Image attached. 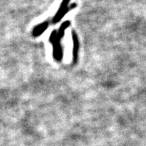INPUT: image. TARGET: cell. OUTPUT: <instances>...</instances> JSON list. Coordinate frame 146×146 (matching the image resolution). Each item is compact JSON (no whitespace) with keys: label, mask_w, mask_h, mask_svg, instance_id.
Segmentation results:
<instances>
[{"label":"cell","mask_w":146,"mask_h":146,"mask_svg":"<svg viewBox=\"0 0 146 146\" xmlns=\"http://www.w3.org/2000/svg\"><path fill=\"white\" fill-rule=\"evenodd\" d=\"M70 25V22L68 21H66L62 24L60 26L59 30L57 31V38L61 40L62 38H63L64 35L65 31L68 29V27Z\"/></svg>","instance_id":"5"},{"label":"cell","mask_w":146,"mask_h":146,"mask_svg":"<svg viewBox=\"0 0 146 146\" xmlns=\"http://www.w3.org/2000/svg\"><path fill=\"white\" fill-rule=\"evenodd\" d=\"M70 0H62L61 4L60 5V8H58V12L55 14L52 19V24H57L61 21L62 18L64 17L65 14H66L69 11L75 8L76 7V3H72L70 6H68L69 2Z\"/></svg>","instance_id":"2"},{"label":"cell","mask_w":146,"mask_h":146,"mask_svg":"<svg viewBox=\"0 0 146 146\" xmlns=\"http://www.w3.org/2000/svg\"><path fill=\"white\" fill-rule=\"evenodd\" d=\"M50 41L53 45V56L56 61L60 62L63 58V50L61 46V40L57 38V31H53L50 36Z\"/></svg>","instance_id":"1"},{"label":"cell","mask_w":146,"mask_h":146,"mask_svg":"<svg viewBox=\"0 0 146 146\" xmlns=\"http://www.w3.org/2000/svg\"><path fill=\"white\" fill-rule=\"evenodd\" d=\"M72 37L73 41V50H72V57H73V62L74 64L76 63L78 59V50H79V41H78V36L76 32L73 31L72 33Z\"/></svg>","instance_id":"3"},{"label":"cell","mask_w":146,"mask_h":146,"mask_svg":"<svg viewBox=\"0 0 146 146\" xmlns=\"http://www.w3.org/2000/svg\"><path fill=\"white\" fill-rule=\"evenodd\" d=\"M48 26H49L48 21H45L43 22V23L39 24V25H36V26L34 28L33 30V32H32L33 36H35V37L40 36L43 32H45V31H46V29H47Z\"/></svg>","instance_id":"4"}]
</instances>
